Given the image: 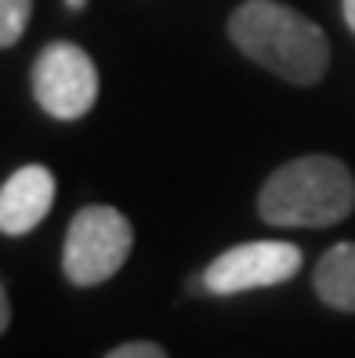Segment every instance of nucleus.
Wrapping results in <instances>:
<instances>
[{"mask_svg":"<svg viewBox=\"0 0 355 358\" xmlns=\"http://www.w3.org/2000/svg\"><path fill=\"white\" fill-rule=\"evenodd\" d=\"M11 326V293L8 286H0V333Z\"/></svg>","mask_w":355,"mask_h":358,"instance_id":"obj_10","label":"nucleus"},{"mask_svg":"<svg viewBox=\"0 0 355 358\" xmlns=\"http://www.w3.org/2000/svg\"><path fill=\"white\" fill-rule=\"evenodd\" d=\"M298 271H301V250L294 243L258 239V243H239L218 254L203 268L200 279H203V289L214 293V297H236V293L290 282Z\"/></svg>","mask_w":355,"mask_h":358,"instance_id":"obj_5","label":"nucleus"},{"mask_svg":"<svg viewBox=\"0 0 355 358\" xmlns=\"http://www.w3.org/2000/svg\"><path fill=\"white\" fill-rule=\"evenodd\" d=\"M55 203V174L40 163L18 166L0 185V231L4 236H26L48 217Z\"/></svg>","mask_w":355,"mask_h":358,"instance_id":"obj_6","label":"nucleus"},{"mask_svg":"<svg viewBox=\"0 0 355 358\" xmlns=\"http://www.w3.org/2000/svg\"><path fill=\"white\" fill-rule=\"evenodd\" d=\"M33 15V0H0V44L15 48Z\"/></svg>","mask_w":355,"mask_h":358,"instance_id":"obj_8","label":"nucleus"},{"mask_svg":"<svg viewBox=\"0 0 355 358\" xmlns=\"http://www.w3.org/2000/svg\"><path fill=\"white\" fill-rule=\"evenodd\" d=\"M316 297L333 311H355V243H333L312 271Z\"/></svg>","mask_w":355,"mask_h":358,"instance_id":"obj_7","label":"nucleus"},{"mask_svg":"<svg viewBox=\"0 0 355 358\" xmlns=\"http://www.w3.org/2000/svg\"><path fill=\"white\" fill-rule=\"evenodd\" d=\"M355 178L333 156H298L268 174L258 192L261 221L276 228H330L351 214Z\"/></svg>","mask_w":355,"mask_h":358,"instance_id":"obj_2","label":"nucleus"},{"mask_svg":"<svg viewBox=\"0 0 355 358\" xmlns=\"http://www.w3.org/2000/svg\"><path fill=\"white\" fill-rule=\"evenodd\" d=\"M33 98L51 120H80L98 98V69L80 44L55 40L33 62Z\"/></svg>","mask_w":355,"mask_h":358,"instance_id":"obj_4","label":"nucleus"},{"mask_svg":"<svg viewBox=\"0 0 355 358\" xmlns=\"http://www.w3.org/2000/svg\"><path fill=\"white\" fill-rule=\"evenodd\" d=\"M228 36L250 62L298 87L319 83L330 66L326 33L279 0H243L228 15Z\"/></svg>","mask_w":355,"mask_h":358,"instance_id":"obj_1","label":"nucleus"},{"mask_svg":"<svg viewBox=\"0 0 355 358\" xmlns=\"http://www.w3.org/2000/svg\"><path fill=\"white\" fill-rule=\"evenodd\" d=\"M106 358H167V351L153 341H131V344H120L113 348Z\"/></svg>","mask_w":355,"mask_h":358,"instance_id":"obj_9","label":"nucleus"},{"mask_svg":"<svg viewBox=\"0 0 355 358\" xmlns=\"http://www.w3.org/2000/svg\"><path fill=\"white\" fill-rule=\"evenodd\" d=\"M341 11H344V22H348V29L355 33V0H344Z\"/></svg>","mask_w":355,"mask_h":358,"instance_id":"obj_11","label":"nucleus"},{"mask_svg":"<svg viewBox=\"0 0 355 358\" xmlns=\"http://www.w3.org/2000/svg\"><path fill=\"white\" fill-rule=\"evenodd\" d=\"M83 4H88V0H69V8H73V11H80Z\"/></svg>","mask_w":355,"mask_h":358,"instance_id":"obj_12","label":"nucleus"},{"mask_svg":"<svg viewBox=\"0 0 355 358\" xmlns=\"http://www.w3.org/2000/svg\"><path fill=\"white\" fill-rule=\"evenodd\" d=\"M131 246V221L109 203H91L69 221L66 246H62V271L73 286H102L127 264Z\"/></svg>","mask_w":355,"mask_h":358,"instance_id":"obj_3","label":"nucleus"}]
</instances>
